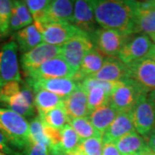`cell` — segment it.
I'll list each match as a JSON object with an SVG mask.
<instances>
[{"label":"cell","mask_w":155,"mask_h":155,"mask_svg":"<svg viewBox=\"0 0 155 155\" xmlns=\"http://www.w3.org/2000/svg\"><path fill=\"white\" fill-rule=\"evenodd\" d=\"M135 131L131 113L120 112L103 134L104 142H116L127 134Z\"/></svg>","instance_id":"cell-17"},{"label":"cell","mask_w":155,"mask_h":155,"mask_svg":"<svg viewBox=\"0 0 155 155\" xmlns=\"http://www.w3.org/2000/svg\"><path fill=\"white\" fill-rule=\"evenodd\" d=\"M95 19L101 28L116 30L124 35L134 34L135 12L132 1L93 0Z\"/></svg>","instance_id":"cell-1"},{"label":"cell","mask_w":155,"mask_h":155,"mask_svg":"<svg viewBox=\"0 0 155 155\" xmlns=\"http://www.w3.org/2000/svg\"><path fill=\"white\" fill-rule=\"evenodd\" d=\"M75 1L54 0L51 1L46 12L44 20L41 22H73Z\"/></svg>","instance_id":"cell-19"},{"label":"cell","mask_w":155,"mask_h":155,"mask_svg":"<svg viewBox=\"0 0 155 155\" xmlns=\"http://www.w3.org/2000/svg\"><path fill=\"white\" fill-rule=\"evenodd\" d=\"M105 59V56L103 55L96 48L91 49L84 56L78 71L75 73L72 79L80 83L85 78L97 73L102 68Z\"/></svg>","instance_id":"cell-21"},{"label":"cell","mask_w":155,"mask_h":155,"mask_svg":"<svg viewBox=\"0 0 155 155\" xmlns=\"http://www.w3.org/2000/svg\"><path fill=\"white\" fill-rule=\"evenodd\" d=\"M13 10L20 18L23 28L32 24L33 18L25 1H13Z\"/></svg>","instance_id":"cell-35"},{"label":"cell","mask_w":155,"mask_h":155,"mask_svg":"<svg viewBox=\"0 0 155 155\" xmlns=\"http://www.w3.org/2000/svg\"><path fill=\"white\" fill-rule=\"evenodd\" d=\"M145 140L148 145V147L150 148V150L155 153V128L147 136L145 137Z\"/></svg>","instance_id":"cell-41"},{"label":"cell","mask_w":155,"mask_h":155,"mask_svg":"<svg viewBox=\"0 0 155 155\" xmlns=\"http://www.w3.org/2000/svg\"><path fill=\"white\" fill-rule=\"evenodd\" d=\"M87 104L91 113L102 106L110 104V96L104 89L95 87L87 92Z\"/></svg>","instance_id":"cell-29"},{"label":"cell","mask_w":155,"mask_h":155,"mask_svg":"<svg viewBox=\"0 0 155 155\" xmlns=\"http://www.w3.org/2000/svg\"><path fill=\"white\" fill-rule=\"evenodd\" d=\"M144 155H155V153H153V151H151V150H150V151H148L147 153H146Z\"/></svg>","instance_id":"cell-44"},{"label":"cell","mask_w":155,"mask_h":155,"mask_svg":"<svg viewBox=\"0 0 155 155\" xmlns=\"http://www.w3.org/2000/svg\"><path fill=\"white\" fill-rule=\"evenodd\" d=\"M103 147V136H97L81 140L78 150L81 151L84 155H102Z\"/></svg>","instance_id":"cell-32"},{"label":"cell","mask_w":155,"mask_h":155,"mask_svg":"<svg viewBox=\"0 0 155 155\" xmlns=\"http://www.w3.org/2000/svg\"><path fill=\"white\" fill-rule=\"evenodd\" d=\"M61 138L60 147L66 153L77 150L81 141L77 133L69 123L61 129Z\"/></svg>","instance_id":"cell-28"},{"label":"cell","mask_w":155,"mask_h":155,"mask_svg":"<svg viewBox=\"0 0 155 155\" xmlns=\"http://www.w3.org/2000/svg\"><path fill=\"white\" fill-rule=\"evenodd\" d=\"M102 155H122L114 142H104Z\"/></svg>","instance_id":"cell-39"},{"label":"cell","mask_w":155,"mask_h":155,"mask_svg":"<svg viewBox=\"0 0 155 155\" xmlns=\"http://www.w3.org/2000/svg\"><path fill=\"white\" fill-rule=\"evenodd\" d=\"M22 28H23L22 22L17 15V13L15 12V11L12 8L11 21H10V31H19Z\"/></svg>","instance_id":"cell-38"},{"label":"cell","mask_w":155,"mask_h":155,"mask_svg":"<svg viewBox=\"0 0 155 155\" xmlns=\"http://www.w3.org/2000/svg\"><path fill=\"white\" fill-rule=\"evenodd\" d=\"M49 155H84L79 150H75L72 152H69V153H66L64 151H62L60 147H56L52 149L49 150Z\"/></svg>","instance_id":"cell-40"},{"label":"cell","mask_w":155,"mask_h":155,"mask_svg":"<svg viewBox=\"0 0 155 155\" xmlns=\"http://www.w3.org/2000/svg\"><path fill=\"white\" fill-rule=\"evenodd\" d=\"M148 94L132 79L127 78L122 81L110 97V105L120 112L131 113L140 97Z\"/></svg>","instance_id":"cell-4"},{"label":"cell","mask_w":155,"mask_h":155,"mask_svg":"<svg viewBox=\"0 0 155 155\" xmlns=\"http://www.w3.org/2000/svg\"><path fill=\"white\" fill-rule=\"evenodd\" d=\"M96 22L93 1H75L72 24L83 32L91 35L97 29L96 27Z\"/></svg>","instance_id":"cell-15"},{"label":"cell","mask_w":155,"mask_h":155,"mask_svg":"<svg viewBox=\"0 0 155 155\" xmlns=\"http://www.w3.org/2000/svg\"><path fill=\"white\" fill-rule=\"evenodd\" d=\"M34 25L41 33L44 42L59 47L83 32L69 22H34Z\"/></svg>","instance_id":"cell-5"},{"label":"cell","mask_w":155,"mask_h":155,"mask_svg":"<svg viewBox=\"0 0 155 155\" xmlns=\"http://www.w3.org/2000/svg\"><path fill=\"white\" fill-rule=\"evenodd\" d=\"M0 152L5 153L6 155H23L11 147L8 140L1 132H0Z\"/></svg>","instance_id":"cell-37"},{"label":"cell","mask_w":155,"mask_h":155,"mask_svg":"<svg viewBox=\"0 0 155 155\" xmlns=\"http://www.w3.org/2000/svg\"><path fill=\"white\" fill-rule=\"evenodd\" d=\"M11 81H22L19 70L18 47L14 40L0 47V88Z\"/></svg>","instance_id":"cell-6"},{"label":"cell","mask_w":155,"mask_h":155,"mask_svg":"<svg viewBox=\"0 0 155 155\" xmlns=\"http://www.w3.org/2000/svg\"><path fill=\"white\" fill-rule=\"evenodd\" d=\"M40 119L46 124L57 129H61L70 122V118L64 108V105L48 111L46 115L40 117Z\"/></svg>","instance_id":"cell-27"},{"label":"cell","mask_w":155,"mask_h":155,"mask_svg":"<svg viewBox=\"0 0 155 155\" xmlns=\"http://www.w3.org/2000/svg\"><path fill=\"white\" fill-rule=\"evenodd\" d=\"M76 72H77L74 71L62 59L61 56H58L46 61L36 70L28 73L26 78L33 80L60 78H67L72 79Z\"/></svg>","instance_id":"cell-13"},{"label":"cell","mask_w":155,"mask_h":155,"mask_svg":"<svg viewBox=\"0 0 155 155\" xmlns=\"http://www.w3.org/2000/svg\"><path fill=\"white\" fill-rule=\"evenodd\" d=\"M35 106L38 111L39 117L46 115L48 111L64 105V98L45 90L35 92Z\"/></svg>","instance_id":"cell-24"},{"label":"cell","mask_w":155,"mask_h":155,"mask_svg":"<svg viewBox=\"0 0 155 155\" xmlns=\"http://www.w3.org/2000/svg\"><path fill=\"white\" fill-rule=\"evenodd\" d=\"M14 41L18 47V50L23 54L35 48L42 42V36L34 24L27 26L17 31L14 35Z\"/></svg>","instance_id":"cell-22"},{"label":"cell","mask_w":155,"mask_h":155,"mask_svg":"<svg viewBox=\"0 0 155 155\" xmlns=\"http://www.w3.org/2000/svg\"><path fill=\"white\" fill-rule=\"evenodd\" d=\"M26 83L32 88L34 92L39 90H45L52 93L65 98L76 91L79 83L72 78H48V79H37L33 80L26 78Z\"/></svg>","instance_id":"cell-14"},{"label":"cell","mask_w":155,"mask_h":155,"mask_svg":"<svg viewBox=\"0 0 155 155\" xmlns=\"http://www.w3.org/2000/svg\"><path fill=\"white\" fill-rule=\"evenodd\" d=\"M61 47L41 42L35 48L21 56V67L25 76L36 70L46 61L61 56Z\"/></svg>","instance_id":"cell-11"},{"label":"cell","mask_w":155,"mask_h":155,"mask_svg":"<svg viewBox=\"0 0 155 155\" xmlns=\"http://www.w3.org/2000/svg\"><path fill=\"white\" fill-rule=\"evenodd\" d=\"M128 78L140 86L147 93L155 90V61L149 58L127 66Z\"/></svg>","instance_id":"cell-12"},{"label":"cell","mask_w":155,"mask_h":155,"mask_svg":"<svg viewBox=\"0 0 155 155\" xmlns=\"http://www.w3.org/2000/svg\"><path fill=\"white\" fill-rule=\"evenodd\" d=\"M0 155H6L5 153H2V152H0Z\"/></svg>","instance_id":"cell-45"},{"label":"cell","mask_w":155,"mask_h":155,"mask_svg":"<svg viewBox=\"0 0 155 155\" xmlns=\"http://www.w3.org/2000/svg\"><path fill=\"white\" fill-rule=\"evenodd\" d=\"M90 77L102 81H125L128 78L127 66L119 61L118 58L106 57L102 68Z\"/></svg>","instance_id":"cell-16"},{"label":"cell","mask_w":155,"mask_h":155,"mask_svg":"<svg viewBox=\"0 0 155 155\" xmlns=\"http://www.w3.org/2000/svg\"><path fill=\"white\" fill-rule=\"evenodd\" d=\"M0 132L11 147L24 155L29 146V123L23 116L7 108L0 107Z\"/></svg>","instance_id":"cell-3"},{"label":"cell","mask_w":155,"mask_h":155,"mask_svg":"<svg viewBox=\"0 0 155 155\" xmlns=\"http://www.w3.org/2000/svg\"><path fill=\"white\" fill-rule=\"evenodd\" d=\"M115 143L122 155H144L150 151L144 137L136 131L124 135Z\"/></svg>","instance_id":"cell-20"},{"label":"cell","mask_w":155,"mask_h":155,"mask_svg":"<svg viewBox=\"0 0 155 155\" xmlns=\"http://www.w3.org/2000/svg\"><path fill=\"white\" fill-rule=\"evenodd\" d=\"M152 40L153 41V42H154V44H155V37H153V38H152Z\"/></svg>","instance_id":"cell-46"},{"label":"cell","mask_w":155,"mask_h":155,"mask_svg":"<svg viewBox=\"0 0 155 155\" xmlns=\"http://www.w3.org/2000/svg\"><path fill=\"white\" fill-rule=\"evenodd\" d=\"M34 22H41L44 20L47 10L51 1L48 0H27L25 1Z\"/></svg>","instance_id":"cell-34"},{"label":"cell","mask_w":155,"mask_h":155,"mask_svg":"<svg viewBox=\"0 0 155 155\" xmlns=\"http://www.w3.org/2000/svg\"><path fill=\"white\" fill-rule=\"evenodd\" d=\"M1 90L0 103L7 109L25 117H32L35 114V92L26 82L11 81Z\"/></svg>","instance_id":"cell-2"},{"label":"cell","mask_w":155,"mask_h":155,"mask_svg":"<svg viewBox=\"0 0 155 155\" xmlns=\"http://www.w3.org/2000/svg\"><path fill=\"white\" fill-rule=\"evenodd\" d=\"M0 97H1V90H0Z\"/></svg>","instance_id":"cell-47"},{"label":"cell","mask_w":155,"mask_h":155,"mask_svg":"<svg viewBox=\"0 0 155 155\" xmlns=\"http://www.w3.org/2000/svg\"><path fill=\"white\" fill-rule=\"evenodd\" d=\"M69 124L77 133L79 139L81 140L85 139L103 136L101 134L93 127L91 122L90 121L89 117H79L71 119Z\"/></svg>","instance_id":"cell-26"},{"label":"cell","mask_w":155,"mask_h":155,"mask_svg":"<svg viewBox=\"0 0 155 155\" xmlns=\"http://www.w3.org/2000/svg\"><path fill=\"white\" fill-rule=\"evenodd\" d=\"M118 113L119 112L113 107L107 104L91 112L88 117L93 127L103 135L107 128L114 122Z\"/></svg>","instance_id":"cell-23"},{"label":"cell","mask_w":155,"mask_h":155,"mask_svg":"<svg viewBox=\"0 0 155 155\" xmlns=\"http://www.w3.org/2000/svg\"><path fill=\"white\" fill-rule=\"evenodd\" d=\"M24 155H49V150L46 145L30 143L24 152Z\"/></svg>","instance_id":"cell-36"},{"label":"cell","mask_w":155,"mask_h":155,"mask_svg":"<svg viewBox=\"0 0 155 155\" xmlns=\"http://www.w3.org/2000/svg\"><path fill=\"white\" fill-rule=\"evenodd\" d=\"M64 108L70 120L89 116L90 111L87 104V93L80 84L72 94L64 98Z\"/></svg>","instance_id":"cell-18"},{"label":"cell","mask_w":155,"mask_h":155,"mask_svg":"<svg viewBox=\"0 0 155 155\" xmlns=\"http://www.w3.org/2000/svg\"><path fill=\"white\" fill-rule=\"evenodd\" d=\"M154 43L147 35L127 36L118 54L119 61L124 65H130L147 58Z\"/></svg>","instance_id":"cell-8"},{"label":"cell","mask_w":155,"mask_h":155,"mask_svg":"<svg viewBox=\"0 0 155 155\" xmlns=\"http://www.w3.org/2000/svg\"><path fill=\"white\" fill-rule=\"evenodd\" d=\"M147 96H148L149 99L153 103V104L155 105V90L152 91H150L149 93L147 94Z\"/></svg>","instance_id":"cell-42"},{"label":"cell","mask_w":155,"mask_h":155,"mask_svg":"<svg viewBox=\"0 0 155 155\" xmlns=\"http://www.w3.org/2000/svg\"><path fill=\"white\" fill-rule=\"evenodd\" d=\"M12 8L13 1L0 0V36H5L10 32Z\"/></svg>","instance_id":"cell-33"},{"label":"cell","mask_w":155,"mask_h":155,"mask_svg":"<svg viewBox=\"0 0 155 155\" xmlns=\"http://www.w3.org/2000/svg\"><path fill=\"white\" fill-rule=\"evenodd\" d=\"M96 49L108 58H117L127 35L113 29L97 28L90 35Z\"/></svg>","instance_id":"cell-9"},{"label":"cell","mask_w":155,"mask_h":155,"mask_svg":"<svg viewBox=\"0 0 155 155\" xmlns=\"http://www.w3.org/2000/svg\"><path fill=\"white\" fill-rule=\"evenodd\" d=\"M122 81L116 82V81H102L98 80L91 77H87L84 79L83 81H81L79 84L82 88L85 91V92L87 93L90 90L95 87H99V88L104 89L105 91L107 94L110 97L111 93L114 91V90L120 84Z\"/></svg>","instance_id":"cell-31"},{"label":"cell","mask_w":155,"mask_h":155,"mask_svg":"<svg viewBox=\"0 0 155 155\" xmlns=\"http://www.w3.org/2000/svg\"><path fill=\"white\" fill-rule=\"evenodd\" d=\"M147 58H149V59H152V60H153L155 61V44L153 45V48L151 50V52H150V54L147 56Z\"/></svg>","instance_id":"cell-43"},{"label":"cell","mask_w":155,"mask_h":155,"mask_svg":"<svg viewBox=\"0 0 155 155\" xmlns=\"http://www.w3.org/2000/svg\"><path fill=\"white\" fill-rule=\"evenodd\" d=\"M144 33L150 38L155 37V9L143 12H135L134 34Z\"/></svg>","instance_id":"cell-25"},{"label":"cell","mask_w":155,"mask_h":155,"mask_svg":"<svg viewBox=\"0 0 155 155\" xmlns=\"http://www.w3.org/2000/svg\"><path fill=\"white\" fill-rule=\"evenodd\" d=\"M135 131L146 137L155 128V105L147 94L142 95L131 111Z\"/></svg>","instance_id":"cell-10"},{"label":"cell","mask_w":155,"mask_h":155,"mask_svg":"<svg viewBox=\"0 0 155 155\" xmlns=\"http://www.w3.org/2000/svg\"><path fill=\"white\" fill-rule=\"evenodd\" d=\"M29 143L46 145L49 148V141L44 134L43 123L39 116H35L29 122Z\"/></svg>","instance_id":"cell-30"},{"label":"cell","mask_w":155,"mask_h":155,"mask_svg":"<svg viewBox=\"0 0 155 155\" xmlns=\"http://www.w3.org/2000/svg\"><path fill=\"white\" fill-rule=\"evenodd\" d=\"M93 48L94 45L90 35L82 32L61 46V56L74 71L78 72L84 56Z\"/></svg>","instance_id":"cell-7"}]
</instances>
